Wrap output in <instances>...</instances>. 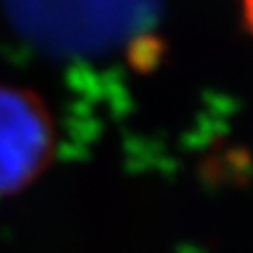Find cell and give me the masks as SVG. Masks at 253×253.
Listing matches in <instances>:
<instances>
[{
  "label": "cell",
  "mask_w": 253,
  "mask_h": 253,
  "mask_svg": "<svg viewBox=\"0 0 253 253\" xmlns=\"http://www.w3.org/2000/svg\"><path fill=\"white\" fill-rule=\"evenodd\" d=\"M11 27L58 60H91L116 51L140 65L160 0H2Z\"/></svg>",
  "instance_id": "cell-1"
},
{
  "label": "cell",
  "mask_w": 253,
  "mask_h": 253,
  "mask_svg": "<svg viewBox=\"0 0 253 253\" xmlns=\"http://www.w3.org/2000/svg\"><path fill=\"white\" fill-rule=\"evenodd\" d=\"M242 11H245V22L253 34V0H242Z\"/></svg>",
  "instance_id": "cell-3"
},
{
  "label": "cell",
  "mask_w": 253,
  "mask_h": 253,
  "mask_svg": "<svg viewBox=\"0 0 253 253\" xmlns=\"http://www.w3.org/2000/svg\"><path fill=\"white\" fill-rule=\"evenodd\" d=\"M56 153V125L31 89L0 84V198L29 187Z\"/></svg>",
  "instance_id": "cell-2"
}]
</instances>
